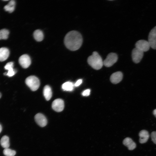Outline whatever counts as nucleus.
Returning a JSON list of instances; mask_svg holds the SVG:
<instances>
[{
	"label": "nucleus",
	"mask_w": 156,
	"mask_h": 156,
	"mask_svg": "<svg viewBox=\"0 0 156 156\" xmlns=\"http://www.w3.org/2000/svg\"><path fill=\"white\" fill-rule=\"evenodd\" d=\"M87 62L93 68L97 70L100 69L103 65L101 56L96 51L93 52L92 55L88 57Z\"/></svg>",
	"instance_id": "obj_3"
},
{
	"label": "nucleus",
	"mask_w": 156,
	"mask_h": 156,
	"mask_svg": "<svg viewBox=\"0 0 156 156\" xmlns=\"http://www.w3.org/2000/svg\"><path fill=\"white\" fill-rule=\"evenodd\" d=\"M0 143L3 148H8L10 145L9 137L6 135L3 136L0 140Z\"/></svg>",
	"instance_id": "obj_18"
},
{
	"label": "nucleus",
	"mask_w": 156,
	"mask_h": 156,
	"mask_svg": "<svg viewBox=\"0 0 156 156\" xmlns=\"http://www.w3.org/2000/svg\"><path fill=\"white\" fill-rule=\"evenodd\" d=\"M33 36L35 39L38 42L41 41L43 39V33L41 30L39 29H37L34 31Z\"/></svg>",
	"instance_id": "obj_16"
},
{
	"label": "nucleus",
	"mask_w": 156,
	"mask_h": 156,
	"mask_svg": "<svg viewBox=\"0 0 156 156\" xmlns=\"http://www.w3.org/2000/svg\"><path fill=\"white\" fill-rule=\"evenodd\" d=\"M10 54L9 49L5 47L0 48V61L6 60Z\"/></svg>",
	"instance_id": "obj_14"
},
{
	"label": "nucleus",
	"mask_w": 156,
	"mask_h": 156,
	"mask_svg": "<svg viewBox=\"0 0 156 156\" xmlns=\"http://www.w3.org/2000/svg\"><path fill=\"white\" fill-rule=\"evenodd\" d=\"M18 62L21 66L25 68L28 67L31 64L30 58L27 54L21 55L19 58Z\"/></svg>",
	"instance_id": "obj_8"
},
{
	"label": "nucleus",
	"mask_w": 156,
	"mask_h": 156,
	"mask_svg": "<svg viewBox=\"0 0 156 156\" xmlns=\"http://www.w3.org/2000/svg\"><path fill=\"white\" fill-rule=\"evenodd\" d=\"M9 31L7 29H3L0 30V40L6 39L8 37Z\"/></svg>",
	"instance_id": "obj_20"
},
{
	"label": "nucleus",
	"mask_w": 156,
	"mask_h": 156,
	"mask_svg": "<svg viewBox=\"0 0 156 156\" xmlns=\"http://www.w3.org/2000/svg\"><path fill=\"white\" fill-rule=\"evenodd\" d=\"M123 78L122 72L118 71L113 73L110 76V80L112 83L117 84L120 82Z\"/></svg>",
	"instance_id": "obj_11"
},
{
	"label": "nucleus",
	"mask_w": 156,
	"mask_h": 156,
	"mask_svg": "<svg viewBox=\"0 0 156 156\" xmlns=\"http://www.w3.org/2000/svg\"><path fill=\"white\" fill-rule=\"evenodd\" d=\"M15 2L14 0H11L8 3L5 5L4 8L5 11L10 13H12L14 11L15 9Z\"/></svg>",
	"instance_id": "obj_17"
},
{
	"label": "nucleus",
	"mask_w": 156,
	"mask_h": 156,
	"mask_svg": "<svg viewBox=\"0 0 156 156\" xmlns=\"http://www.w3.org/2000/svg\"><path fill=\"white\" fill-rule=\"evenodd\" d=\"M3 153L6 156H14L16 154V152L8 148L4 149L3 151Z\"/></svg>",
	"instance_id": "obj_21"
},
{
	"label": "nucleus",
	"mask_w": 156,
	"mask_h": 156,
	"mask_svg": "<svg viewBox=\"0 0 156 156\" xmlns=\"http://www.w3.org/2000/svg\"><path fill=\"white\" fill-rule=\"evenodd\" d=\"M43 93L47 101L49 100L52 96V92L51 88L49 85L45 86L43 89Z\"/></svg>",
	"instance_id": "obj_15"
},
{
	"label": "nucleus",
	"mask_w": 156,
	"mask_h": 156,
	"mask_svg": "<svg viewBox=\"0 0 156 156\" xmlns=\"http://www.w3.org/2000/svg\"><path fill=\"white\" fill-rule=\"evenodd\" d=\"M74 84L70 81H67L64 83L62 85V88L64 91H71L73 89Z\"/></svg>",
	"instance_id": "obj_19"
},
{
	"label": "nucleus",
	"mask_w": 156,
	"mask_h": 156,
	"mask_svg": "<svg viewBox=\"0 0 156 156\" xmlns=\"http://www.w3.org/2000/svg\"><path fill=\"white\" fill-rule=\"evenodd\" d=\"M90 90L89 89H86L82 92V94L84 96H88L90 95Z\"/></svg>",
	"instance_id": "obj_23"
},
{
	"label": "nucleus",
	"mask_w": 156,
	"mask_h": 156,
	"mask_svg": "<svg viewBox=\"0 0 156 156\" xmlns=\"http://www.w3.org/2000/svg\"><path fill=\"white\" fill-rule=\"evenodd\" d=\"M118 59V55L116 53H110L103 61V65L106 67H110L117 61Z\"/></svg>",
	"instance_id": "obj_5"
},
{
	"label": "nucleus",
	"mask_w": 156,
	"mask_h": 156,
	"mask_svg": "<svg viewBox=\"0 0 156 156\" xmlns=\"http://www.w3.org/2000/svg\"><path fill=\"white\" fill-rule=\"evenodd\" d=\"M2 130V127L1 125L0 124V133L1 131Z\"/></svg>",
	"instance_id": "obj_26"
},
{
	"label": "nucleus",
	"mask_w": 156,
	"mask_h": 156,
	"mask_svg": "<svg viewBox=\"0 0 156 156\" xmlns=\"http://www.w3.org/2000/svg\"><path fill=\"white\" fill-rule=\"evenodd\" d=\"M1 93L0 92V99L1 98Z\"/></svg>",
	"instance_id": "obj_27"
},
{
	"label": "nucleus",
	"mask_w": 156,
	"mask_h": 156,
	"mask_svg": "<svg viewBox=\"0 0 156 156\" xmlns=\"http://www.w3.org/2000/svg\"><path fill=\"white\" fill-rule=\"evenodd\" d=\"M139 135L140 137L139 142L141 144L146 142L149 137L148 132L145 130L141 131L139 133Z\"/></svg>",
	"instance_id": "obj_13"
},
{
	"label": "nucleus",
	"mask_w": 156,
	"mask_h": 156,
	"mask_svg": "<svg viewBox=\"0 0 156 156\" xmlns=\"http://www.w3.org/2000/svg\"><path fill=\"white\" fill-rule=\"evenodd\" d=\"M133 49L131 56L133 61L135 63H139L142 59L144 52L149 50L150 46L148 41L144 40L138 41Z\"/></svg>",
	"instance_id": "obj_2"
},
{
	"label": "nucleus",
	"mask_w": 156,
	"mask_h": 156,
	"mask_svg": "<svg viewBox=\"0 0 156 156\" xmlns=\"http://www.w3.org/2000/svg\"><path fill=\"white\" fill-rule=\"evenodd\" d=\"M64 42L67 48L72 51L78 49L81 46L83 38L80 33L76 31L69 32L65 36Z\"/></svg>",
	"instance_id": "obj_1"
},
{
	"label": "nucleus",
	"mask_w": 156,
	"mask_h": 156,
	"mask_svg": "<svg viewBox=\"0 0 156 156\" xmlns=\"http://www.w3.org/2000/svg\"><path fill=\"white\" fill-rule=\"evenodd\" d=\"M26 85L33 91L36 90L39 87L40 81L39 79L34 76H30L25 80Z\"/></svg>",
	"instance_id": "obj_4"
},
{
	"label": "nucleus",
	"mask_w": 156,
	"mask_h": 156,
	"mask_svg": "<svg viewBox=\"0 0 156 156\" xmlns=\"http://www.w3.org/2000/svg\"><path fill=\"white\" fill-rule=\"evenodd\" d=\"M52 107L56 112H60L62 111L64 108V101L60 99L55 100L52 103Z\"/></svg>",
	"instance_id": "obj_7"
},
{
	"label": "nucleus",
	"mask_w": 156,
	"mask_h": 156,
	"mask_svg": "<svg viewBox=\"0 0 156 156\" xmlns=\"http://www.w3.org/2000/svg\"><path fill=\"white\" fill-rule=\"evenodd\" d=\"M153 113L154 115L156 117V109L153 110Z\"/></svg>",
	"instance_id": "obj_25"
},
{
	"label": "nucleus",
	"mask_w": 156,
	"mask_h": 156,
	"mask_svg": "<svg viewBox=\"0 0 156 156\" xmlns=\"http://www.w3.org/2000/svg\"><path fill=\"white\" fill-rule=\"evenodd\" d=\"M14 63L13 62H10L8 63L5 66L4 68L7 70V72L4 73V75L9 77L14 76L16 72V70L13 68Z\"/></svg>",
	"instance_id": "obj_10"
},
{
	"label": "nucleus",
	"mask_w": 156,
	"mask_h": 156,
	"mask_svg": "<svg viewBox=\"0 0 156 156\" xmlns=\"http://www.w3.org/2000/svg\"><path fill=\"white\" fill-rule=\"evenodd\" d=\"M148 41L150 47L153 49H156V26L150 31L148 36Z\"/></svg>",
	"instance_id": "obj_6"
},
{
	"label": "nucleus",
	"mask_w": 156,
	"mask_h": 156,
	"mask_svg": "<svg viewBox=\"0 0 156 156\" xmlns=\"http://www.w3.org/2000/svg\"><path fill=\"white\" fill-rule=\"evenodd\" d=\"M35 121L36 123L40 127H43L47 125V120L45 116L41 113L36 114L34 117Z\"/></svg>",
	"instance_id": "obj_9"
},
{
	"label": "nucleus",
	"mask_w": 156,
	"mask_h": 156,
	"mask_svg": "<svg viewBox=\"0 0 156 156\" xmlns=\"http://www.w3.org/2000/svg\"><path fill=\"white\" fill-rule=\"evenodd\" d=\"M123 144L126 146L129 150H132L136 147L135 143L129 137L125 138L123 141Z\"/></svg>",
	"instance_id": "obj_12"
},
{
	"label": "nucleus",
	"mask_w": 156,
	"mask_h": 156,
	"mask_svg": "<svg viewBox=\"0 0 156 156\" xmlns=\"http://www.w3.org/2000/svg\"><path fill=\"white\" fill-rule=\"evenodd\" d=\"M151 137L152 141L156 144V131H153L151 133Z\"/></svg>",
	"instance_id": "obj_22"
},
{
	"label": "nucleus",
	"mask_w": 156,
	"mask_h": 156,
	"mask_svg": "<svg viewBox=\"0 0 156 156\" xmlns=\"http://www.w3.org/2000/svg\"><path fill=\"white\" fill-rule=\"evenodd\" d=\"M82 80L81 79L78 80L76 83L74 84V86L75 87L79 86L82 83Z\"/></svg>",
	"instance_id": "obj_24"
}]
</instances>
